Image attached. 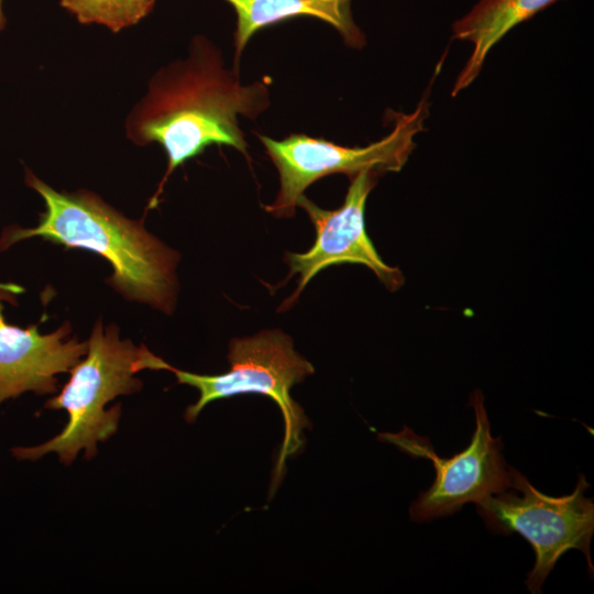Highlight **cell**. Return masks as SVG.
Masks as SVG:
<instances>
[{"mask_svg":"<svg viewBox=\"0 0 594 594\" xmlns=\"http://www.w3.org/2000/svg\"><path fill=\"white\" fill-rule=\"evenodd\" d=\"M268 106L264 81L243 85L209 40L194 38L188 56L161 68L127 118L130 141L140 146L157 143L167 155V169L148 208L157 206L170 174L208 146L227 145L246 155L239 117L253 120Z\"/></svg>","mask_w":594,"mask_h":594,"instance_id":"6da1fadb","label":"cell"},{"mask_svg":"<svg viewBox=\"0 0 594 594\" xmlns=\"http://www.w3.org/2000/svg\"><path fill=\"white\" fill-rule=\"evenodd\" d=\"M25 183L44 200L45 211L34 228L8 227L0 251L40 237L65 248L99 254L111 265L108 283L130 300L167 315L176 305L179 254L88 190L57 191L26 169Z\"/></svg>","mask_w":594,"mask_h":594,"instance_id":"7a4b0ae2","label":"cell"},{"mask_svg":"<svg viewBox=\"0 0 594 594\" xmlns=\"http://www.w3.org/2000/svg\"><path fill=\"white\" fill-rule=\"evenodd\" d=\"M139 355L140 348L130 340H121L116 324L103 329L102 321H97L84 359L70 369V377L58 395L45 404L48 409L67 411L64 429L40 446L14 448V457L36 460L55 452L67 465L81 450L85 458H94L97 443L109 439L118 429L121 407L114 405L106 409V405L117 396L142 387V382L135 377L140 372Z\"/></svg>","mask_w":594,"mask_h":594,"instance_id":"3957f363","label":"cell"},{"mask_svg":"<svg viewBox=\"0 0 594 594\" xmlns=\"http://www.w3.org/2000/svg\"><path fill=\"white\" fill-rule=\"evenodd\" d=\"M230 370L219 375H201L178 370L165 361L161 370L175 373L179 384L198 389L199 399L186 408L185 419L194 422L209 403L231 396L256 393L272 398L279 407L285 436L277 475L285 460L304 444L302 430L309 426L302 408L292 398L290 389L315 372L314 366L294 350L292 338L280 330H265L251 337L233 339L229 344Z\"/></svg>","mask_w":594,"mask_h":594,"instance_id":"277c9868","label":"cell"},{"mask_svg":"<svg viewBox=\"0 0 594 594\" xmlns=\"http://www.w3.org/2000/svg\"><path fill=\"white\" fill-rule=\"evenodd\" d=\"M512 486L476 502L477 513L494 532H517L532 547L536 561L526 585L531 593L541 586L559 558L568 550H580L593 574L590 554L594 534V503L585 496L590 487L579 475L574 491L565 496H549L537 488L518 470L510 466Z\"/></svg>","mask_w":594,"mask_h":594,"instance_id":"5b68a950","label":"cell"},{"mask_svg":"<svg viewBox=\"0 0 594 594\" xmlns=\"http://www.w3.org/2000/svg\"><path fill=\"white\" fill-rule=\"evenodd\" d=\"M428 114L426 99L411 113H394L392 132L364 147L338 145L299 133L279 141L260 135L279 176L277 196L264 206L265 211L276 218H292L305 190L328 175L345 174L350 178L362 170L399 172L414 151V138L424 130Z\"/></svg>","mask_w":594,"mask_h":594,"instance_id":"8992f818","label":"cell"},{"mask_svg":"<svg viewBox=\"0 0 594 594\" xmlns=\"http://www.w3.org/2000/svg\"><path fill=\"white\" fill-rule=\"evenodd\" d=\"M470 404L475 411V430L470 444L451 458H439L427 438L416 436L407 427L399 433L381 435L402 451L433 463L432 485L409 508L414 521L452 515L468 503L475 504L512 486L510 465L503 457L501 438L491 433L483 394L475 391Z\"/></svg>","mask_w":594,"mask_h":594,"instance_id":"52a82bcc","label":"cell"},{"mask_svg":"<svg viewBox=\"0 0 594 594\" xmlns=\"http://www.w3.org/2000/svg\"><path fill=\"white\" fill-rule=\"evenodd\" d=\"M377 175L374 170H362L350 177L344 201L334 210L321 209L305 195L299 197L297 206L312 222L316 240L307 252L286 253L288 278L296 274L299 277L297 288L279 310L290 308L307 284L332 265L361 264L369 267L388 290L395 292L403 286L404 275L398 267L389 266L381 258L365 230V204L377 183Z\"/></svg>","mask_w":594,"mask_h":594,"instance_id":"ba28073f","label":"cell"},{"mask_svg":"<svg viewBox=\"0 0 594 594\" xmlns=\"http://www.w3.org/2000/svg\"><path fill=\"white\" fill-rule=\"evenodd\" d=\"M19 292V286L0 285V404L28 391L55 393L56 375L69 372L88 349V342L66 339L70 332L67 322L48 334L40 333L38 324L20 328L9 323L1 300Z\"/></svg>","mask_w":594,"mask_h":594,"instance_id":"9c48e42d","label":"cell"},{"mask_svg":"<svg viewBox=\"0 0 594 594\" xmlns=\"http://www.w3.org/2000/svg\"><path fill=\"white\" fill-rule=\"evenodd\" d=\"M237 13L234 59L260 30L299 16L319 19L333 26L344 43L360 48L365 43L351 13V0H226Z\"/></svg>","mask_w":594,"mask_h":594,"instance_id":"30bf717a","label":"cell"},{"mask_svg":"<svg viewBox=\"0 0 594 594\" xmlns=\"http://www.w3.org/2000/svg\"><path fill=\"white\" fill-rule=\"evenodd\" d=\"M559 0H480L452 25L453 37L473 45L460 72L452 96L469 87L479 76L490 51L513 28Z\"/></svg>","mask_w":594,"mask_h":594,"instance_id":"8fae6325","label":"cell"},{"mask_svg":"<svg viewBox=\"0 0 594 594\" xmlns=\"http://www.w3.org/2000/svg\"><path fill=\"white\" fill-rule=\"evenodd\" d=\"M59 4L81 24H100L118 33L147 16L155 0H59Z\"/></svg>","mask_w":594,"mask_h":594,"instance_id":"7c38bea8","label":"cell"},{"mask_svg":"<svg viewBox=\"0 0 594 594\" xmlns=\"http://www.w3.org/2000/svg\"><path fill=\"white\" fill-rule=\"evenodd\" d=\"M7 20L2 11V0H0V31H2L6 26Z\"/></svg>","mask_w":594,"mask_h":594,"instance_id":"4fadbf2b","label":"cell"}]
</instances>
